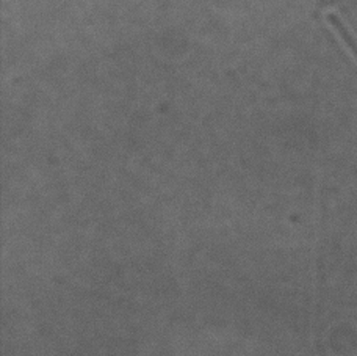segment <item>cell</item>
<instances>
[{
	"label": "cell",
	"mask_w": 357,
	"mask_h": 356,
	"mask_svg": "<svg viewBox=\"0 0 357 356\" xmlns=\"http://www.w3.org/2000/svg\"><path fill=\"white\" fill-rule=\"evenodd\" d=\"M329 21H331V24L334 25V29L339 31V35L343 38V41H345L348 49L351 50L353 55L356 57V60H357V41H356V38L353 36L351 31L347 29V25L343 24L340 21V17H337L335 15H329Z\"/></svg>",
	"instance_id": "obj_1"
}]
</instances>
